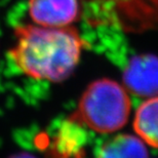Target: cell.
I'll return each instance as SVG.
<instances>
[{"instance_id":"6da1fadb","label":"cell","mask_w":158,"mask_h":158,"mask_svg":"<svg viewBox=\"0 0 158 158\" xmlns=\"http://www.w3.org/2000/svg\"><path fill=\"white\" fill-rule=\"evenodd\" d=\"M15 37L9 59L29 77L61 82L70 76L79 62L82 40L71 26L24 25L17 28Z\"/></svg>"},{"instance_id":"7a4b0ae2","label":"cell","mask_w":158,"mask_h":158,"mask_svg":"<svg viewBox=\"0 0 158 158\" xmlns=\"http://www.w3.org/2000/svg\"><path fill=\"white\" fill-rule=\"evenodd\" d=\"M129 112L131 101L124 88L110 79H100L85 89L70 121L108 134L127 122Z\"/></svg>"},{"instance_id":"3957f363","label":"cell","mask_w":158,"mask_h":158,"mask_svg":"<svg viewBox=\"0 0 158 158\" xmlns=\"http://www.w3.org/2000/svg\"><path fill=\"white\" fill-rule=\"evenodd\" d=\"M123 83L139 97L158 94V58L153 55L134 56L123 72Z\"/></svg>"},{"instance_id":"277c9868","label":"cell","mask_w":158,"mask_h":158,"mask_svg":"<svg viewBox=\"0 0 158 158\" xmlns=\"http://www.w3.org/2000/svg\"><path fill=\"white\" fill-rule=\"evenodd\" d=\"M78 14V0H29V15L39 26H70Z\"/></svg>"},{"instance_id":"5b68a950","label":"cell","mask_w":158,"mask_h":158,"mask_svg":"<svg viewBox=\"0 0 158 158\" xmlns=\"http://www.w3.org/2000/svg\"><path fill=\"white\" fill-rule=\"evenodd\" d=\"M97 158H149L140 139L131 135H118L99 148Z\"/></svg>"},{"instance_id":"8992f818","label":"cell","mask_w":158,"mask_h":158,"mask_svg":"<svg viewBox=\"0 0 158 158\" xmlns=\"http://www.w3.org/2000/svg\"><path fill=\"white\" fill-rule=\"evenodd\" d=\"M134 128L143 141L158 148V97H153L139 107Z\"/></svg>"},{"instance_id":"52a82bcc","label":"cell","mask_w":158,"mask_h":158,"mask_svg":"<svg viewBox=\"0 0 158 158\" xmlns=\"http://www.w3.org/2000/svg\"><path fill=\"white\" fill-rule=\"evenodd\" d=\"M9 158H37L36 156L32 155V154H29V153H18V154H15V155H12L11 157Z\"/></svg>"}]
</instances>
